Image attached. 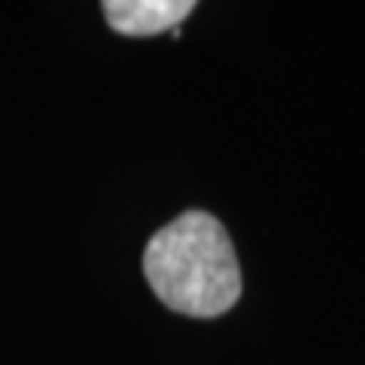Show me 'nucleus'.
<instances>
[{
	"label": "nucleus",
	"mask_w": 365,
	"mask_h": 365,
	"mask_svg": "<svg viewBox=\"0 0 365 365\" xmlns=\"http://www.w3.org/2000/svg\"><path fill=\"white\" fill-rule=\"evenodd\" d=\"M143 274L165 307L186 317H220L241 299V265L216 216L189 210L150 237Z\"/></svg>",
	"instance_id": "obj_1"
},
{
	"label": "nucleus",
	"mask_w": 365,
	"mask_h": 365,
	"mask_svg": "<svg viewBox=\"0 0 365 365\" xmlns=\"http://www.w3.org/2000/svg\"><path fill=\"white\" fill-rule=\"evenodd\" d=\"M198 0H101L107 25L125 37L180 31Z\"/></svg>",
	"instance_id": "obj_2"
}]
</instances>
